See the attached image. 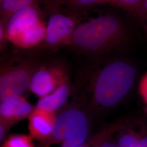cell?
<instances>
[{
    "label": "cell",
    "instance_id": "cell-1",
    "mask_svg": "<svg viewBox=\"0 0 147 147\" xmlns=\"http://www.w3.org/2000/svg\"><path fill=\"white\" fill-rule=\"evenodd\" d=\"M137 69L124 59L92 64L82 69L75 80L74 103L90 116L111 110L126 99L131 91Z\"/></svg>",
    "mask_w": 147,
    "mask_h": 147
},
{
    "label": "cell",
    "instance_id": "cell-2",
    "mask_svg": "<svg viewBox=\"0 0 147 147\" xmlns=\"http://www.w3.org/2000/svg\"><path fill=\"white\" fill-rule=\"evenodd\" d=\"M128 33L120 18L105 14L79 24L71 46L80 53L92 57L104 56L122 47Z\"/></svg>",
    "mask_w": 147,
    "mask_h": 147
},
{
    "label": "cell",
    "instance_id": "cell-3",
    "mask_svg": "<svg viewBox=\"0 0 147 147\" xmlns=\"http://www.w3.org/2000/svg\"><path fill=\"white\" fill-rule=\"evenodd\" d=\"M89 113L74 103L56 114L50 137L41 142L40 147H50L62 143V147H77L84 144L90 135Z\"/></svg>",
    "mask_w": 147,
    "mask_h": 147
},
{
    "label": "cell",
    "instance_id": "cell-4",
    "mask_svg": "<svg viewBox=\"0 0 147 147\" xmlns=\"http://www.w3.org/2000/svg\"><path fill=\"white\" fill-rule=\"evenodd\" d=\"M5 24L7 41L18 47L31 49L44 41L47 22L39 5L16 12Z\"/></svg>",
    "mask_w": 147,
    "mask_h": 147
},
{
    "label": "cell",
    "instance_id": "cell-5",
    "mask_svg": "<svg viewBox=\"0 0 147 147\" xmlns=\"http://www.w3.org/2000/svg\"><path fill=\"white\" fill-rule=\"evenodd\" d=\"M39 63L25 58H13L1 64L0 100L23 96Z\"/></svg>",
    "mask_w": 147,
    "mask_h": 147
},
{
    "label": "cell",
    "instance_id": "cell-6",
    "mask_svg": "<svg viewBox=\"0 0 147 147\" xmlns=\"http://www.w3.org/2000/svg\"><path fill=\"white\" fill-rule=\"evenodd\" d=\"M69 80L67 70L62 64H39L32 78L29 90L40 98L52 93Z\"/></svg>",
    "mask_w": 147,
    "mask_h": 147
},
{
    "label": "cell",
    "instance_id": "cell-7",
    "mask_svg": "<svg viewBox=\"0 0 147 147\" xmlns=\"http://www.w3.org/2000/svg\"><path fill=\"white\" fill-rule=\"evenodd\" d=\"M79 20L76 16H66L60 12L49 16L46 25L45 47L56 49L64 46H71L72 38Z\"/></svg>",
    "mask_w": 147,
    "mask_h": 147
},
{
    "label": "cell",
    "instance_id": "cell-8",
    "mask_svg": "<svg viewBox=\"0 0 147 147\" xmlns=\"http://www.w3.org/2000/svg\"><path fill=\"white\" fill-rule=\"evenodd\" d=\"M56 113L34 107L28 118L30 135L33 140L42 142L48 139L53 131Z\"/></svg>",
    "mask_w": 147,
    "mask_h": 147
},
{
    "label": "cell",
    "instance_id": "cell-9",
    "mask_svg": "<svg viewBox=\"0 0 147 147\" xmlns=\"http://www.w3.org/2000/svg\"><path fill=\"white\" fill-rule=\"evenodd\" d=\"M35 106H32L25 98L20 96L1 101L0 120L16 124L28 118Z\"/></svg>",
    "mask_w": 147,
    "mask_h": 147
},
{
    "label": "cell",
    "instance_id": "cell-10",
    "mask_svg": "<svg viewBox=\"0 0 147 147\" xmlns=\"http://www.w3.org/2000/svg\"><path fill=\"white\" fill-rule=\"evenodd\" d=\"M118 133L119 147H147V127L142 123L127 119Z\"/></svg>",
    "mask_w": 147,
    "mask_h": 147
},
{
    "label": "cell",
    "instance_id": "cell-11",
    "mask_svg": "<svg viewBox=\"0 0 147 147\" xmlns=\"http://www.w3.org/2000/svg\"><path fill=\"white\" fill-rule=\"evenodd\" d=\"M72 89L73 87L69 79L52 93L40 98L35 107L39 109L56 113L66 104L72 93Z\"/></svg>",
    "mask_w": 147,
    "mask_h": 147
},
{
    "label": "cell",
    "instance_id": "cell-12",
    "mask_svg": "<svg viewBox=\"0 0 147 147\" xmlns=\"http://www.w3.org/2000/svg\"><path fill=\"white\" fill-rule=\"evenodd\" d=\"M38 0H0L1 20L6 22L16 12L29 6L39 5Z\"/></svg>",
    "mask_w": 147,
    "mask_h": 147
},
{
    "label": "cell",
    "instance_id": "cell-13",
    "mask_svg": "<svg viewBox=\"0 0 147 147\" xmlns=\"http://www.w3.org/2000/svg\"><path fill=\"white\" fill-rule=\"evenodd\" d=\"M143 0H103L104 4H110L129 11L141 20Z\"/></svg>",
    "mask_w": 147,
    "mask_h": 147
},
{
    "label": "cell",
    "instance_id": "cell-14",
    "mask_svg": "<svg viewBox=\"0 0 147 147\" xmlns=\"http://www.w3.org/2000/svg\"><path fill=\"white\" fill-rule=\"evenodd\" d=\"M30 135L13 134L7 137L1 147H35Z\"/></svg>",
    "mask_w": 147,
    "mask_h": 147
},
{
    "label": "cell",
    "instance_id": "cell-15",
    "mask_svg": "<svg viewBox=\"0 0 147 147\" xmlns=\"http://www.w3.org/2000/svg\"><path fill=\"white\" fill-rule=\"evenodd\" d=\"M62 5H65L71 11H80L93 5L104 4L103 0H61Z\"/></svg>",
    "mask_w": 147,
    "mask_h": 147
},
{
    "label": "cell",
    "instance_id": "cell-16",
    "mask_svg": "<svg viewBox=\"0 0 147 147\" xmlns=\"http://www.w3.org/2000/svg\"><path fill=\"white\" fill-rule=\"evenodd\" d=\"M39 3H42L44 7L45 13L49 16L53 13L59 12L62 7L61 0H38Z\"/></svg>",
    "mask_w": 147,
    "mask_h": 147
},
{
    "label": "cell",
    "instance_id": "cell-17",
    "mask_svg": "<svg viewBox=\"0 0 147 147\" xmlns=\"http://www.w3.org/2000/svg\"><path fill=\"white\" fill-rule=\"evenodd\" d=\"M138 92L144 102L147 105V72L143 75L138 84Z\"/></svg>",
    "mask_w": 147,
    "mask_h": 147
},
{
    "label": "cell",
    "instance_id": "cell-18",
    "mask_svg": "<svg viewBox=\"0 0 147 147\" xmlns=\"http://www.w3.org/2000/svg\"><path fill=\"white\" fill-rule=\"evenodd\" d=\"M14 124L10 122L0 120V142H3L9 130Z\"/></svg>",
    "mask_w": 147,
    "mask_h": 147
},
{
    "label": "cell",
    "instance_id": "cell-19",
    "mask_svg": "<svg viewBox=\"0 0 147 147\" xmlns=\"http://www.w3.org/2000/svg\"><path fill=\"white\" fill-rule=\"evenodd\" d=\"M7 41L5 35V24L3 21L0 20V46L2 50L5 42Z\"/></svg>",
    "mask_w": 147,
    "mask_h": 147
},
{
    "label": "cell",
    "instance_id": "cell-20",
    "mask_svg": "<svg viewBox=\"0 0 147 147\" xmlns=\"http://www.w3.org/2000/svg\"><path fill=\"white\" fill-rule=\"evenodd\" d=\"M99 147H119L117 143L111 142L110 140L102 143Z\"/></svg>",
    "mask_w": 147,
    "mask_h": 147
},
{
    "label": "cell",
    "instance_id": "cell-21",
    "mask_svg": "<svg viewBox=\"0 0 147 147\" xmlns=\"http://www.w3.org/2000/svg\"><path fill=\"white\" fill-rule=\"evenodd\" d=\"M142 20H147V0H143V17Z\"/></svg>",
    "mask_w": 147,
    "mask_h": 147
}]
</instances>
